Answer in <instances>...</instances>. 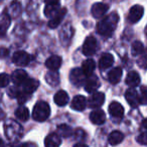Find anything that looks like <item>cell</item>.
Masks as SVG:
<instances>
[{"label":"cell","instance_id":"obj_1","mask_svg":"<svg viewBox=\"0 0 147 147\" xmlns=\"http://www.w3.org/2000/svg\"><path fill=\"white\" fill-rule=\"evenodd\" d=\"M119 21V16L116 12H113L111 14L107 15L104 19L100 21L97 24V31L102 36H111L114 32L115 28L117 26V23Z\"/></svg>","mask_w":147,"mask_h":147},{"label":"cell","instance_id":"obj_2","mask_svg":"<svg viewBox=\"0 0 147 147\" xmlns=\"http://www.w3.org/2000/svg\"><path fill=\"white\" fill-rule=\"evenodd\" d=\"M51 115V108L47 102H37L33 107L32 111V118L37 122H43L45 121Z\"/></svg>","mask_w":147,"mask_h":147},{"label":"cell","instance_id":"obj_3","mask_svg":"<svg viewBox=\"0 0 147 147\" xmlns=\"http://www.w3.org/2000/svg\"><path fill=\"white\" fill-rule=\"evenodd\" d=\"M87 76L84 74V71H82V69L80 67H76L73 69L69 73V81L71 82V84H74L75 86L80 87L81 85H84L86 82Z\"/></svg>","mask_w":147,"mask_h":147},{"label":"cell","instance_id":"obj_4","mask_svg":"<svg viewBox=\"0 0 147 147\" xmlns=\"http://www.w3.org/2000/svg\"><path fill=\"white\" fill-rule=\"evenodd\" d=\"M12 61L17 67H25L30 61V55L24 51H17L13 55Z\"/></svg>","mask_w":147,"mask_h":147},{"label":"cell","instance_id":"obj_5","mask_svg":"<svg viewBox=\"0 0 147 147\" xmlns=\"http://www.w3.org/2000/svg\"><path fill=\"white\" fill-rule=\"evenodd\" d=\"M97 51V40L94 36H89L86 38L83 45V53L86 57H91Z\"/></svg>","mask_w":147,"mask_h":147},{"label":"cell","instance_id":"obj_6","mask_svg":"<svg viewBox=\"0 0 147 147\" xmlns=\"http://www.w3.org/2000/svg\"><path fill=\"white\" fill-rule=\"evenodd\" d=\"M105 102V95L101 92H94L92 93L90 97V100L88 101V105L90 108L98 109L104 104Z\"/></svg>","mask_w":147,"mask_h":147},{"label":"cell","instance_id":"obj_7","mask_svg":"<svg viewBox=\"0 0 147 147\" xmlns=\"http://www.w3.org/2000/svg\"><path fill=\"white\" fill-rule=\"evenodd\" d=\"M143 13H144V8L141 5H134L131 7L129 11L128 19L131 23H136L142 18Z\"/></svg>","mask_w":147,"mask_h":147},{"label":"cell","instance_id":"obj_8","mask_svg":"<svg viewBox=\"0 0 147 147\" xmlns=\"http://www.w3.org/2000/svg\"><path fill=\"white\" fill-rule=\"evenodd\" d=\"M125 99H126L127 103L133 108H136L140 102H139V94L134 88H130L126 91L125 93Z\"/></svg>","mask_w":147,"mask_h":147},{"label":"cell","instance_id":"obj_9","mask_svg":"<svg viewBox=\"0 0 147 147\" xmlns=\"http://www.w3.org/2000/svg\"><path fill=\"white\" fill-rule=\"evenodd\" d=\"M100 87V82H99L98 78L96 76H90L89 78L86 79V82L84 84V88L86 90V92L90 93H94L98 90V88Z\"/></svg>","mask_w":147,"mask_h":147},{"label":"cell","instance_id":"obj_10","mask_svg":"<svg viewBox=\"0 0 147 147\" xmlns=\"http://www.w3.org/2000/svg\"><path fill=\"white\" fill-rule=\"evenodd\" d=\"M109 9V6L105 3L99 2V3H95L92 6V9H91V12H92V15L95 17V18H101L103 17L105 14L107 13Z\"/></svg>","mask_w":147,"mask_h":147},{"label":"cell","instance_id":"obj_11","mask_svg":"<svg viewBox=\"0 0 147 147\" xmlns=\"http://www.w3.org/2000/svg\"><path fill=\"white\" fill-rule=\"evenodd\" d=\"M90 120L95 125H102L106 121V114L101 109H95L90 114Z\"/></svg>","mask_w":147,"mask_h":147},{"label":"cell","instance_id":"obj_12","mask_svg":"<svg viewBox=\"0 0 147 147\" xmlns=\"http://www.w3.org/2000/svg\"><path fill=\"white\" fill-rule=\"evenodd\" d=\"M87 99L82 95H78L71 100V108L76 111H84L87 107Z\"/></svg>","mask_w":147,"mask_h":147},{"label":"cell","instance_id":"obj_13","mask_svg":"<svg viewBox=\"0 0 147 147\" xmlns=\"http://www.w3.org/2000/svg\"><path fill=\"white\" fill-rule=\"evenodd\" d=\"M11 80L16 86H21L27 80V73L24 69H16L11 75Z\"/></svg>","mask_w":147,"mask_h":147},{"label":"cell","instance_id":"obj_14","mask_svg":"<svg viewBox=\"0 0 147 147\" xmlns=\"http://www.w3.org/2000/svg\"><path fill=\"white\" fill-rule=\"evenodd\" d=\"M122 75H123V71L120 67H113L108 74V80L111 84L113 85H116L120 82L121 78H122Z\"/></svg>","mask_w":147,"mask_h":147},{"label":"cell","instance_id":"obj_15","mask_svg":"<svg viewBox=\"0 0 147 147\" xmlns=\"http://www.w3.org/2000/svg\"><path fill=\"white\" fill-rule=\"evenodd\" d=\"M11 17L8 13L4 12L0 18V37H3L7 32V29L10 26Z\"/></svg>","mask_w":147,"mask_h":147},{"label":"cell","instance_id":"obj_16","mask_svg":"<svg viewBox=\"0 0 147 147\" xmlns=\"http://www.w3.org/2000/svg\"><path fill=\"white\" fill-rule=\"evenodd\" d=\"M21 86H22V90L24 93H26V94H32L38 88L39 82L37 80H35V79H27Z\"/></svg>","mask_w":147,"mask_h":147},{"label":"cell","instance_id":"obj_17","mask_svg":"<svg viewBox=\"0 0 147 147\" xmlns=\"http://www.w3.org/2000/svg\"><path fill=\"white\" fill-rule=\"evenodd\" d=\"M109 113L114 118H122L124 115V108L118 102H113L109 106Z\"/></svg>","mask_w":147,"mask_h":147},{"label":"cell","instance_id":"obj_18","mask_svg":"<svg viewBox=\"0 0 147 147\" xmlns=\"http://www.w3.org/2000/svg\"><path fill=\"white\" fill-rule=\"evenodd\" d=\"M113 63H114V57H113L111 53H104V55L100 57L99 67H100L102 71H104V69H107L112 67Z\"/></svg>","mask_w":147,"mask_h":147},{"label":"cell","instance_id":"obj_19","mask_svg":"<svg viewBox=\"0 0 147 147\" xmlns=\"http://www.w3.org/2000/svg\"><path fill=\"white\" fill-rule=\"evenodd\" d=\"M61 57L59 55H51L45 61V65L51 71H57L61 65Z\"/></svg>","mask_w":147,"mask_h":147},{"label":"cell","instance_id":"obj_20","mask_svg":"<svg viewBox=\"0 0 147 147\" xmlns=\"http://www.w3.org/2000/svg\"><path fill=\"white\" fill-rule=\"evenodd\" d=\"M61 143V137L57 133H51L45 137V147H59Z\"/></svg>","mask_w":147,"mask_h":147},{"label":"cell","instance_id":"obj_21","mask_svg":"<svg viewBox=\"0 0 147 147\" xmlns=\"http://www.w3.org/2000/svg\"><path fill=\"white\" fill-rule=\"evenodd\" d=\"M126 84L128 85L129 87L131 88H135L137 87L141 82V79H140V76H139V74L137 71H129L128 75L126 77V80H125Z\"/></svg>","mask_w":147,"mask_h":147},{"label":"cell","instance_id":"obj_22","mask_svg":"<svg viewBox=\"0 0 147 147\" xmlns=\"http://www.w3.org/2000/svg\"><path fill=\"white\" fill-rule=\"evenodd\" d=\"M65 13H67V9L61 8V10H59L53 18H51V20H49V26L51 27V28H57V27L61 24V21H63Z\"/></svg>","mask_w":147,"mask_h":147},{"label":"cell","instance_id":"obj_23","mask_svg":"<svg viewBox=\"0 0 147 147\" xmlns=\"http://www.w3.org/2000/svg\"><path fill=\"white\" fill-rule=\"evenodd\" d=\"M69 95H67V93L63 90H59V92L55 95V97H53L55 103L57 105V106H61V107L65 106V105L69 103Z\"/></svg>","mask_w":147,"mask_h":147},{"label":"cell","instance_id":"obj_24","mask_svg":"<svg viewBox=\"0 0 147 147\" xmlns=\"http://www.w3.org/2000/svg\"><path fill=\"white\" fill-rule=\"evenodd\" d=\"M95 69H96V63L92 59H86L82 65V71H84V74L87 77L92 76Z\"/></svg>","mask_w":147,"mask_h":147},{"label":"cell","instance_id":"obj_25","mask_svg":"<svg viewBox=\"0 0 147 147\" xmlns=\"http://www.w3.org/2000/svg\"><path fill=\"white\" fill-rule=\"evenodd\" d=\"M124 139V134L120 131H113V132L110 133L108 137V140H109V143H110L112 146H116V145L120 144L121 142L123 141Z\"/></svg>","mask_w":147,"mask_h":147},{"label":"cell","instance_id":"obj_26","mask_svg":"<svg viewBox=\"0 0 147 147\" xmlns=\"http://www.w3.org/2000/svg\"><path fill=\"white\" fill-rule=\"evenodd\" d=\"M45 81L51 87H55L59 83V76L57 71H51L45 75Z\"/></svg>","mask_w":147,"mask_h":147},{"label":"cell","instance_id":"obj_27","mask_svg":"<svg viewBox=\"0 0 147 147\" xmlns=\"http://www.w3.org/2000/svg\"><path fill=\"white\" fill-rule=\"evenodd\" d=\"M59 10H61V6H59V3H57V4H47L45 8V15L47 18H53Z\"/></svg>","mask_w":147,"mask_h":147},{"label":"cell","instance_id":"obj_28","mask_svg":"<svg viewBox=\"0 0 147 147\" xmlns=\"http://www.w3.org/2000/svg\"><path fill=\"white\" fill-rule=\"evenodd\" d=\"M15 116L19 119L20 121H26L29 118V111L26 107H19L17 108V110L15 111Z\"/></svg>","mask_w":147,"mask_h":147},{"label":"cell","instance_id":"obj_29","mask_svg":"<svg viewBox=\"0 0 147 147\" xmlns=\"http://www.w3.org/2000/svg\"><path fill=\"white\" fill-rule=\"evenodd\" d=\"M21 12V5L18 1H12L9 6V15L13 17H16Z\"/></svg>","mask_w":147,"mask_h":147},{"label":"cell","instance_id":"obj_30","mask_svg":"<svg viewBox=\"0 0 147 147\" xmlns=\"http://www.w3.org/2000/svg\"><path fill=\"white\" fill-rule=\"evenodd\" d=\"M143 51H144V45L141 41L136 40L132 43V47H131V53H132L133 55H142Z\"/></svg>","mask_w":147,"mask_h":147},{"label":"cell","instance_id":"obj_31","mask_svg":"<svg viewBox=\"0 0 147 147\" xmlns=\"http://www.w3.org/2000/svg\"><path fill=\"white\" fill-rule=\"evenodd\" d=\"M57 133L63 137H69L73 135L74 132L69 126H67V125H65V124H63V125H59V126L57 127Z\"/></svg>","mask_w":147,"mask_h":147},{"label":"cell","instance_id":"obj_32","mask_svg":"<svg viewBox=\"0 0 147 147\" xmlns=\"http://www.w3.org/2000/svg\"><path fill=\"white\" fill-rule=\"evenodd\" d=\"M139 95V102L142 105H147V87H142Z\"/></svg>","mask_w":147,"mask_h":147},{"label":"cell","instance_id":"obj_33","mask_svg":"<svg viewBox=\"0 0 147 147\" xmlns=\"http://www.w3.org/2000/svg\"><path fill=\"white\" fill-rule=\"evenodd\" d=\"M9 82H10V78L7 74H0V88H4V87L8 86Z\"/></svg>","mask_w":147,"mask_h":147},{"label":"cell","instance_id":"obj_34","mask_svg":"<svg viewBox=\"0 0 147 147\" xmlns=\"http://www.w3.org/2000/svg\"><path fill=\"white\" fill-rule=\"evenodd\" d=\"M137 65L142 69H147V55H142L137 59Z\"/></svg>","mask_w":147,"mask_h":147},{"label":"cell","instance_id":"obj_35","mask_svg":"<svg viewBox=\"0 0 147 147\" xmlns=\"http://www.w3.org/2000/svg\"><path fill=\"white\" fill-rule=\"evenodd\" d=\"M29 97H30V94H26V93H24L22 91V92L19 93L18 96H17V100H18L19 104H23V103H25L28 100Z\"/></svg>","mask_w":147,"mask_h":147},{"label":"cell","instance_id":"obj_36","mask_svg":"<svg viewBox=\"0 0 147 147\" xmlns=\"http://www.w3.org/2000/svg\"><path fill=\"white\" fill-rule=\"evenodd\" d=\"M137 142L141 145H147V132H143L137 137Z\"/></svg>","mask_w":147,"mask_h":147},{"label":"cell","instance_id":"obj_37","mask_svg":"<svg viewBox=\"0 0 147 147\" xmlns=\"http://www.w3.org/2000/svg\"><path fill=\"white\" fill-rule=\"evenodd\" d=\"M19 93H20V92H19L18 89H17L16 87H12V88L9 89L8 95L11 97V98H17V96H18Z\"/></svg>","mask_w":147,"mask_h":147},{"label":"cell","instance_id":"obj_38","mask_svg":"<svg viewBox=\"0 0 147 147\" xmlns=\"http://www.w3.org/2000/svg\"><path fill=\"white\" fill-rule=\"evenodd\" d=\"M74 133H75V137H76L77 139L84 138V137L86 136V134H85V132L82 129H78V130H76V132H74Z\"/></svg>","mask_w":147,"mask_h":147},{"label":"cell","instance_id":"obj_39","mask_svg":"<svg viewBox=\"0 0 147 147\" xmlns=\"http://www.w3.org/2000/svg\"><path fill=\"white\" fill-rule=\"evenodd\" d=\"M9 55V51L5 47H0V59H4Z\"/></svg>","mask_w":147,"mask_h":147},{"label":"cell","instance_id":"obj_40","mask_svg":"<svg viewBox=\"0 0 147 147\" xmlns=\"http://www.w3.org/2000/svg\"><path fill=\"white\" fill-rule=\"evenodd\" d=\"M45 2L47 4H57L59 2V0H45Z\"/></svg>","mask_w":147,"mask_h":147},{"label":"cell","instance_id":"obj_41","mask_svg":"<svg viewBox=\"0 0 147 147\" xmlns=\"http://www.w3.org/2000/svg\"><path fill=\"white\" fill-rule=\"evenodd\" d=\"M23 147H37V146H36V144H34V143L28 142V143H25V144H23Z\"/></svg>","mask_w":147,"mask_h":147},{"label":"cell","instance_id":"obj_42","mask_svg":"<svg viewBox=\"0 0 147 147\" xmlns=\"http://www.w3.org/2000/svg\"><path fill=\"white\" fill-rule=\"evenodd\" d=\"M74 147H89V146L86 144H84V143H78V144H76Z\"/></svg>","mask_w":147,"mask_h":147},{"label":"cell","instance_id":"obj_43","mask_svg":"<svg viewBox=\"0 0 147 147\" xmlns=\"http://www.w3.org/2000/svg\"><path fill=\"white\" fill-rule=\"evenodd\" d=\"M4 116H5V113L1 110V108H0V120H2V119L4 118Z\"/></svg>","mask_w":147,"mask_h":147},{"label":"cell","instance_id":"obj_44","mask_svg":"<svg viewBox=\"0 0 147 147\" xmlns=\"http://www.w3.org/2000/svg\"><path fill=\"white\" fill-rule=\"evenodd\" d=\"M142 126L144 127V128L147 130V118H146V119H144V120H143V122H142Z\"/></svg>","mask_w":147,"mask_h":147},{"label":"cell","instance_id":"obj_45","mask_svg":"<svg viewBox=\"0 0 147 147\" xmlns=\"http://www.w3.org/2000/svg\"><path fill=\"white\" fill-rule=\"evenodd\" d=\"M12 147H23V144H19V143H16V144L13 145Z\"/></svg>","mask_w":147,"mask_h":147},{"label":"cell","instance_id":"obj_46","mask_svg":"<svg viewBox=\"0 0 147 147\" xmlns=\"http://www.w3.org/2000/svg\"><path fill=\"white\" fill-rule=\"evenodd\" d=\"M0 147H5V145H4V142H3L1 139H0Z\"/></svg>","mask_w":147,"mask_h":147},{"label":"cell","instance_id":"obj_47","mask_svg":"<svg viewBox=\"0 0 147 147\" xmlns=\"http://www.w3.org/2000/svg\"><path fill=\"white\" fill-rule=\"evenodd\" d=\"M145 32H146V35H147V26H146V29H145Z\"/></svg>","mask_w":147,"mask_h":147},{"label":"cell","instance_id":"obj_48","mask_svg":"<svg viewBox=\"0 0 147 147\" xmlns=\"http://www.w3.org/2000/svg\"><path fill=\"white\" fill-rule=\"evenodd\" d=\"M2 1H3V0H0V2H2Z\"/></svg>","mask_w":147,"mask_h":147}]
</instances>
